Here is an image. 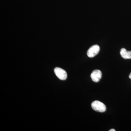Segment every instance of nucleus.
Returning a JSON list of instances; mask_svg holds the SVG:
<instances>
[{
	"mask_svg": "<svg viewBox=\"0 0 131 131\" xmlns=\"http://www.w3.org/2000/svg\"><path fill=\"white\" fill-rule=\"evenodd\" d=\"M91 107L95 111L101 113L105 112L106 109L105 104L98 101L93 102L91 103Z\"/></svg>",
	"mask_w": 131,
	"mask_h": 131,
	"instance_id": "f257e3e1",
	"label": "nucleus"
},
{
	"mask_svg": "<svg viewBox=\"0 0 131 131\" xmlns=\"http://www.w3.org/2000/svg\"><path fill=\"white\" fill-rule=\"evenodd\" d=\"M100 50V47L97 45L91 46L87 51V55L90 58L94 57L98 54Z\"/></svg>",
	"mask_w": 131,
	"mask_h": 131,
	"instance_id": "f03ea898",
	"label": "nucleus"
},
{
	"mask_svg": "<svg viewBox=\"0 0 131 131\" xmlns=\"http://www.w3.org/2000/svg\"><path fill=\"white\" fill-rule=\"evenodd\" d=\"M54 73L59 79L65 80L67 79L68 75L65 70L59 68H56L54 70Z\"/></svg>",
	"mask_w": 131,
	"mask_h": 131,
	"instance_id": "7ed1b4c3",
	"label": "nucleus"
},
{
	"mask_svg": "<svg viewBox=\"0 0 131 131\" xmlns=\"http://www.w3.org/2000/svg\"><path fill=\"white\" fill-rule=\"evenodd\" d=\"M92 81L95 82H98L102 77V73L100 70H94L90 75Z\"/></svg>",
	"mask_w": 131,
	"mask_h": 131,
	"instance_id": "20e7f679",
	"label": "nucleus"
},
{
	"mask_svg": "<svg viewBox=\"0 0 131 131\" xmlns=\"http://www.w3.org/2000/svg\"><path fill=\"white\" fill-rule=\"evenodd\" d=\"M121 56L125 59H131V51H127L125 48H122L120 52Z\"/></svg>",
	"mask_w": 131,
	"mask_h": 131,
	"instance_id": "39448f33",
	"label": "nucleus"
},
{
	"mask_svg": "<svg viewBox=\"0 0 131 131\" xmlns=\"http://www.w3.org/2000/svg\"><path fill=\"white\" fill-rule=\"evenodd\" d=\"M115 130H114V129H112L111 130H110L109 131H115Z\"/></svg>",
	"mask_w": 131,
	"mask_h": 131,
	"instance_id": "423d86ee",
	"label": "nucleus"
},
{
	"mask_svg": "<svg viewBox=\"0 0 131 131\" xmlns=\"http://www.w3.org/2000/svg\"><path fill=\"white\" fill-rule=\"evenodd\" d=\"M129 78L130 79H131V73H130V75H129Z\"/></svg>",
	"mask_w": 131,
	"mask_h": 131,
	"instance_id": "0eeeda50",
	"label": "nucleus"
}]
</instances>
